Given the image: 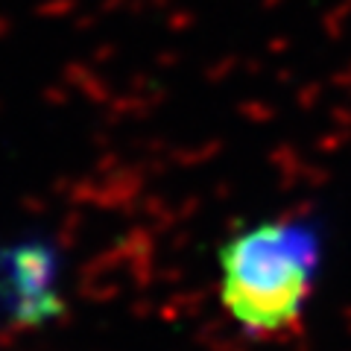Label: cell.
<instances>
[{
    "mask_svg": "<svg viewBox=\"0 0 351 351\" xmlns=\"http://www.w3.org/2000/svg\"><path fill=\"white\" fill-rule=\"evenodd\" d=\"M3 278L18 322L36 325L59 311V261L47 243L27 240L3 252Z\"/></svg>",
    "mask_w": 351,
    "mask_h": 351,
    "instance_id": "obj_2",
    "label": "cell"
},
{
    "mask_svg": "<svg viewBox=\"0 0 351 351\" xmlns=\"http://www.w3.org/2000/svg\"><path fill=\"white\" fill-rule=\"evenodd\" d=\"M325 269V223L313 214L263 217L217 249V302L249 339L293 331Z\"/></svg>",
    "mask_w": 351,
    "mask_h": 351,
    "instance_id": "obj_1",
    "label": "cell"
}]
</instances>
